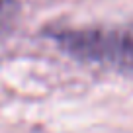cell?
I'll return each mask as SVG.
<instances>
[{
  "instance_id": "cell-1",
  "label": "cell",
  "mask_w": 133,
  "mask_h": 133,
  "mask_svg": "<svg viewBox=\"0 0 133 133\" xmlns=\"http://www.w3.org/2000/svg\"><path fill=\"white\" fill-rule=\"evenodd\" d=\"M43 37L71 59L133 76V22L114 25H47Z\"/></svg>"
},
{
  "instance_id": "cell-2",
  "label": "cell",
  "mask_w": 133,
  "mask_h": 133,
  "mask_svg": "<svg viewBox=\"0 0 133 133\" xmlns=\"http://www.w3.org/2000/svg\"><path fill=\"white\" fill-rule=\"evenodd\" d=\"M18 10H20V2L18 0H0V24L8 22Z\"/></svg>"
}]
</instances>
